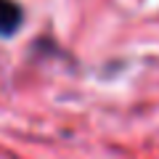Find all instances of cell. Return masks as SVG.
<instances>
[{
	"label": "cell",
	"mask_w": 159,
	"mask_h": 159,
	"mask_svg": "<svg viewBox=\"0 0 159 159\" xmlns=\"http://www.w3.org/2000/svg\"><path fill=\"white\" fill-rule=\"evenodd\" d=\"M24 21L21 6L16 0H0V34H13Z\"/></svg>",
	"instance_id": "1"
}]
</instances>
